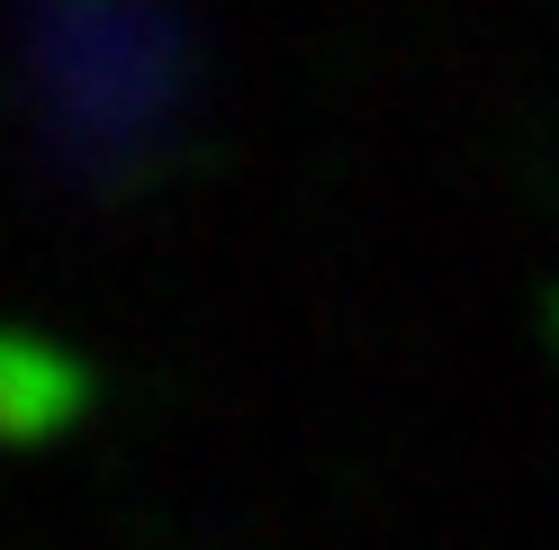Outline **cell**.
I'll return each instance as SVG.
<instances>
[{
	"label": "cell",
	"instance_id": "obj_1",
	"mask_svg": "<svg viewBox=\"0 0 559 550\" xmlns=\"http://www.w3.org/2000/svg\"><path fill=\"white\" fill-rule=\"evenodd\" d=\"M91 406V370L73 352H55L46 334L0 325V442H55Z\"/></svg>",
	"mask_w": 559,
	"mask_h": 550
}]
</instances>
